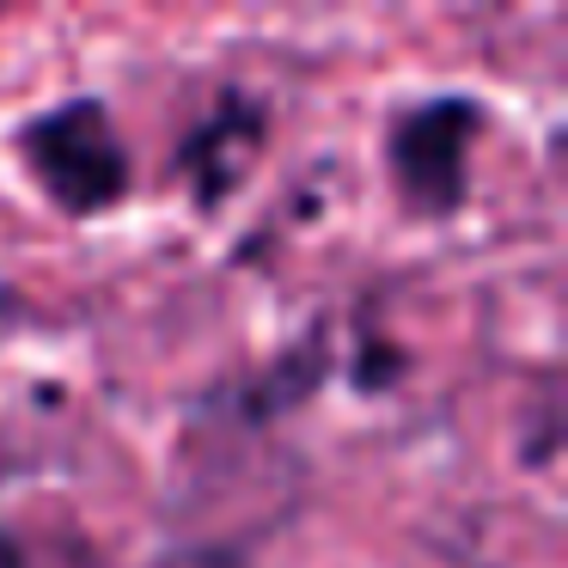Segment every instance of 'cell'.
I'll list each match as a JSON object with an SVG mask.
<instances>
[{"instance_id": "6da1fadb", "label": "cell", "mask_w": 568, "mask_h": 568, "mask_svg": "<svg viewBox=\"0 0 568 568\" xmlns=\"http://www.w3.org/2000/svg\"><path fill=\"white\" fill-rule=\"evenodd\" d=\"M13 148H19L26 178L43 190V202L55 214H68V221H99V214L129 202L135 165H129L123 135H116L111 104L92 99V92L26 116Z\"/></svg>"}, {"instance_id": "7a4b0ae2", "label": "cell", "mask_w": 568, "mask_h": 568, "mask_svg": "<svg viewBox=\"0 0 568 568\" xmlns=\"http://www.w3.org/2000/svg\"><path fill=\"white\" fill-rule=\"evenodd\" d=\"M483 129V104L470 92H434L409 104L385 129V172L409 214L453 221L470 202V141Z\"/></svg>"}, {"instance_id": "3957f363", "label": "cell", "mask_w": 568, "mask_h": 568, "mask_svg": "<svg viewBox=\"0 0 568 568\" xmlns=\"http://www.w3.org/2000/svg\"><path fill=\"white\" fill-rule=\"evenodd\" d=\"M257 148H263V104H251L245 92H226L209 111V123H202L196 135L184 141V153H178V172L196 190V209H214L221 196H233L239 178L257 160Z\"/></svg>"}, {"instance_id": "277c9868", "label": "cell", "mask_w": 568, "mask_h": 568, "mask_svg": "<svg viewBox=\"0 0 568 568\" xmlns=\"http://www.w3.org/2000/svg\"><path fill=\"white\" fill-rule=\"evenodd\" d=\"M0 568H26V550H19V544L7 538V531H0Z\"/></svg>"}, {"instance_id": "5b68a950", "label": "cell", "mask_w": 568, "mask_h": 568, "mask_svg": "<svg viewBox=\"0 0 568 568\" xmlns=\"http://www.w3.org/2000/svg\"><path fill=\"white\" fill-rule=\"evenodd\" d=\"M7 318H19V294H13L7 282H0V324H7Z\"/></svg>"}]
</instances>
